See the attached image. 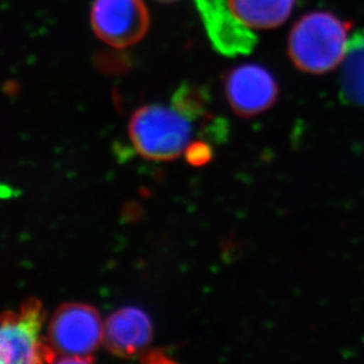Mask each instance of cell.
<instances>
[{
  "label": "cell",
  "mask_w": 364,
  "mask_h": 364,
  "mask_svg": "<svg viewBox=\"0 0 364 364\" xmlns=\"http://www.w3.org/2000/svg\"><path fill=\"white\" fill-rule=\"evenodd\" d=\"M159 3H173V1H177V0H157Z\"/></svg>",
  "instance_id": "4fadbf2b"
},
{
  "label": "cell",
  "mask_w": 364,
  "mask_h": 364,
  "mask_svg": "<svg viewBox=\"0 0 364 364\" xmlns=\"http://www.w3.org/2000/svg\"><path fill=\"white\" fill-rule=\"evenodd\" d=\"M103 336L100 314L93 306L82 303L58 306L48 323L50 346L65 358H90L100 347Z\"/></svg>",
  "instance_id": "277c9868"
},
{
  "label": "cell",
  "mask_w": 364,
  "mask_h": 364,
  "mask_svg": "<svg viewBox=\"0 0 364 364\" xmlns=\"http://www.w3.org/2000/svg\"><path fill=\"white\" fill-rule=\"evenodd\" d=\"M296 0H228L235 17L249 28H277L291 14Z\"/></svg>",
  "instance_id": "9c48e42d"
},
{
  "label": "cell",
  "mask_w": 364,
  "mask_h": 364,
  "mask_svg": "<svg viewBox=\"0 0 364 364\" xmlns=\"http://www.w3.org/2000/svg\"><path fill=\"white\" fill-rule=\"evenodd\" d=\"M134 148L143 157L172 161L186 152L191 137L189 119L163 105H146L134 112L129 124Z\"/></svg>",
  "instance_id": "7a4b0ae2"
},
{
  "label": "cell",
  "mask_w": 364,
  "mask_h": 364,
  "mask_svg": "<svg viewBox=\"0 0 364 364\" xmlns=\"http://www.w3.org/2000/svg\"><path fill=\"white\" fill-rule=\"evenodd\" d=\"M186 161L193 166H202L210 162L213 150L204 141H193L186 149Z\"/></svg>",
  "instance_id": "7c38bea8"
},
{
  "label": "cell",
  "mask_w": 364,
  "mask_h": 364,
  "mask_svg": "<svg viewBox=\"0 0 364 364\" xmlns=\"http://www.w3.org/2000/svg\"><path fill=\"white\" fill-rule=\"evenodd\" d=\"M210 41L227 55H244L254 48L255 36L231 12L228 0H196Z\"/></svg>",
  "instance_id": "52a82bcc"
},
{
  "label": "cell",
  "mask_w": 364,
  "mask_h": 364,
  "mask_svg": "<svg viewBox=\"0 0 364 364\" xmlns=\"http://www.w3.org/2000/svg\"><path fill=\"white\" fill-rule=\"evenodd\" d=\"M349 28L328 12H314L292 28L289 53L299 69L324 73L343 62L349 46Z\"/></svg>",
  "instance_id": "6da1fadb"
},
{
  "label": "cell",
  "mask_w": 364,
  "mask_h": 364,
  "mask_svg": "<svg viewBox=\"0 0 364 364\" xmlns=\"http://www.w3.org/2000/svg\"><path fill=\"white\" fill-rule=\"evenodd\" d=\"M341 87L351 103L364 104V33L353 36L342 62Z\"/></svg>",
  "instance_id": "30bf717a"
},
{
  "label": "cell",
  "mask_w": 364,
  "mask_h": 364,
  "mask_svg": "<svg viewBox=\"0 0 364 364\" xmlns=\"http://www.w3.org/2000/svg\"><path fill=\"white\" fill-rule=\"evenodd\" d=\"M173 107L189 121L204 114L208 104V92L198 86L183 84L173 96Z\"/></svg>",
  "instance_id": "8fae6325"
},
{
  "label": "cell",
  "mask_w": 364,
  "mask_h": 364,
  "mask_svg": "<svg viewBox=\"0 0 364 364\" xmlns=\"http://www.w3.org/2000/svg\"><path fill=\"white\" fill-rule=\"evenodd\" d=\"M152 338L148 315L138 308H123L111 314L104 324L103 341L107 350L124 358L141 355Z\"/></svg>",
  "instance_id": "ba28073f"
},
{
  "label": "cell",
  "mask_w": 364,
  "mask_h": 364,
  "mask_svg": "<svg viewBox=\"0 0 364 364\" xmlns=\"http://www.w3.org/2000/svg\"><path fill=\"white\" fill-rule=\"evenodd\" d=\"M274 77L262 66H238L228 75L225 93L230 107L242 117L261 114L272 107L277 97Z\"/></svg>",
  "instance_id": "8992f818"
},
{
  "label": "cell",
  "mask_w": 364,
  "mask_h": 364,
  "mask_svg": "<svg viewBox=\"0 0 364 364\" xmlns=\"http://www.w3.org/2000/svg\"><path fill=\"white\" fill-rule=\"evenodd\" d=\"M90 21L100 41L125 48L144 38L150 14L143 0H95Z\"/></svg>",
  "instance_id": "5b68a950"
},
{
  "label": "cell",
  "mask_w": 364,
  "mask_h": 364,
  "mask_svg": "<svg viewBox=\"0 0 364 364\" xmlns=\"http://www.w3.org/2000/svg\"><path fill=\"white\" fill-rule=\"evenodd\" d=\"M43 322L44 311L37 299L24 301L18 313L5 311L0 330V362L32 364L55 361L53 348L41 343L38 338Z\"/></svg>",
  "instance_id": "3957f363"
}]
</instances>
